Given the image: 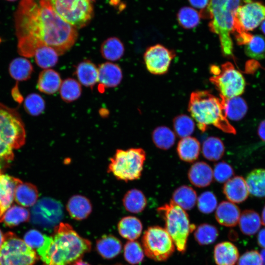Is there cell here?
Masks as SVG:
<instances>
[{"label":"cell","mask_w":265,"mask_h":265,"mask_svg":"<svg viewBox=\"0 0 265 265\" xmlns=\"http://www.w3.org/2000/svg\"><path fill=\"white\" fill-rule=\"evenodd\" d=\"M3 161L4 160L0 159V174L2 173V167H3L2 163Z\"/></svg>","instance_id":"94428289"},{"label":"cell","mask_w":265,"mask_h":265,"mask_svg":"<svg viewBox=\"0 0 265 265\" xmlns=\"http://www.w3.org/2000/svg\"><path fill=\"white\" fill-rule=\"evenodd\" d=\"M245 180L249 193L257 197L265 196V169L252 170Z\"/></svg>","instance_id":"f1b7e54d"},{"label":"cell","mask_w":265,"mask_h":265,"mask_svg":"<svg viewBox=\"0 0 265 265\" xmlns=\"http://www.w3.org/2000/svg\"><path fill=\"white\" fill-rule=\"evenodd\" d=\"M3 239H4V235H3L2 233L0 230V247L3 242Z\"/></svg>","instance_id":"91938a15"},{"label":"cell","mask_w":265,"mask_h":265,"mask_svg":"<svg viewBox=\"0 0 265 265\" xmlns=\"http://www.w3.org/2000/svg\"><path fill=\"white\" fill-rule=\"evenodd\" d=\"M7 1H16L17 0H6Z\"/></svg>","instance_id":"6125c7cd"},{"label":"cell","mask_w":265,"mask_h":265,"mask_svg":"<svg viewBox=\"0 0 265 265\" xmlns=\"http://www.w3.org/2000/svg\"><path fill=\"white\" fill-rule=\"evenodd\" d=\"M180 25L185 29H191L200 23L201 15L195 9L188 6L182 7L177 15Z\"/></svg>","instance_id":"f35d334b"},{"label":"cell","mask_w":265,"mask_h":265,"mask_svg":"<svg viewBox=\"0 0 265 265\" xmlns=\"http://www.w3.org/2000/svg\"><path fill=\"white\" fill-rule=\"evenodd\" d=\"M38 198L37 188L32 184L22 182L16 188L14 200L23 207L33 206L38 201Z\"/></svg>","instance_id":"cb8c5ba5"},{"label":"cell","mask_w":265,"mask_h":265,"mask_svg":"<svg viewBox=\"0 0 265 265\" xmlns=\"http://www.w3.org/2000/svg\"><path fill=\"white\" fill-rule=\"evenodd\" d=\"M260 255L261 259V265H265V249H263L261 250Z\"/></svg>","instance_id":"11a10c76"},{"label":"cell","mask_w":265,"mask_h":265,"mask_svg":"<svg viewBox=\"0 0 265 265\" xmlns=\"http://www.w3.org/2000/svg\"><path fill=\"white\" fill-rule=\"evenodd\" d=\"M79 82L87 87H92L98 81V70L96 65L89 60L80 63L76 70Z\"/></svg>","instance_id":"83f0119b"},{"label":"cell","mask_w":265,"mask_h":265,"mask_svg":"<svg viewBox=\"0 0 265 265\" xmlns=\"http://www.w3.org/2000/svg\"><path fill=\"white\" fill-rule=\"evenodd\" d=\"M157 212L164 220L165 230L177 250L184 253L189 234L195 228L194 225L190 224L187 213L172 200L159 207Z\"/></svg>","instance_id":"5b68a950"},{"label":"cell","mask_w":265,"mask_h":265,"mask_svg":"<svg viewBox=\"0 0 265 265\" xmlns=\"http://www.w3.org/2000/svg\"><path fill=\"white\" fill-rule=\"evenodd\" d=\"M145 255L156 261H164L175 251V244L165 229L151 226L144 232L142 238Z\"/></svg>","instance_id":"9c48e42d"},{"label":"cell","mask_w":265,"mask_h":265,"mask_svg":"<svg viewBox=\"0 0 265 265\" xmlns=\"http://www.w3.org/2000/svg\"><path fill=\"white\" fill-rule=\"evenodd\" d=\"M33 67L30 61L24 57H18L10 63L9 72L12 78L18 81L26 80L30 78Z\"/></svg>","instance_id":"d6a6232c"},{"label":"cell","mask_w":265,"mask_h":265,"mask_svg":"<svg viewBox=\"0 0 265 265\" xmlns=\"http://www.w3.org/2000/svg\"><path fill=\"white\" fill-rule=\"evenodd\" d=\"M188 110L202 132H205L209 126L212 125L227 133L235 134L236 132L227 118L221 98L208 91H198L192 93Z\"/></svg>","instance_id":"3957f363"},{"label":"cell","mask_w":265,"mask_h":265,"mask_svg":"<svg viewBox=\"0 0 265 265\" xmlns=\"http://www.w3.org/2000/svg\"><path fill=\"white\" fill-rule=\"evenodd\" d=\"M124 257L131 265H136L141 263L144 258V251L139 242L130 240L124 246Z\"/></svg>","instance_id":"ee69618b"},{"label":"cell","mask_w":265,"mask_h":265,"mask_svg":"<svg viewBox=\"0 0 265 265\" xmlns=\"http://www.w3.org/2000/svg\"><path fill=\"white\" fill-rule=\"evenodd\" d=\"M175 52L164 46L157 44L148 48L145 52L144 59L147 70L152 74L162 75L166 73Z\"/></svg>","instance_id":"5bb4252c"},{"label":"cell","mask_w":265,"mask_h":265,"mask_svg":"<svg viewBox=\"0 0 265 265\" xmlns=\"http://www.w3.org/2000/svg\"><path fill=\"white\" fill-rule=\"evenodd\" d=\"M62 216L61 206L51 198H44L38 200L31 209L32 221L44 226L56 224Z\"/></svg>","instance_id":"4fadbf2b"},{"label":"cell","mask_w":265,"mask_h":265,"mask_svg":"<svg viewBox=\"0 0 265 265\" xmlns=\"http://www.w3.org/2000/svg\"><path fill=\"white\" fill-rule=\"evenodd\" d=\"M124 46L118 38H107L102 44L100 52L102 56L110 61H116L122 57L124 53Z\"/></svg>","instance_id":"836d02e7"},{"label":"cell","mask_w":265,"mask_h":265,"mask_svg":"<svg viewBox=\"0 0 265 265\" xmlns=\"http://www.w3.org/2000/svg\"><path fill=\"white\" fill-rule=\"evenodd\" d=\"M66 209L72 218L82 220L90 214L92 211V205L86 197L77 194L69 198L66 205Z\"/></svg>","instance_id":"ac0fdd59"},{"label":"cell","mask_w":265,"mask_h":265,"mask_svg":"<svg viewBox=\"0 0 265 265\" xmlns=\"http://www.w3.org/2000/svg\"><path fill=\"white\" fill-rule=\"evenodd\" d=\"M213 170L211 166L203 161L197 162L191 166L188 173L190 183L198 187L209 186L213 179Z\"/></svg>","instance_id":"ffe728a7"},{"label":"cell","mask_w":265,"mask_h":265,"mask_svg":"<svg viewBox=\"0 0 265 265\" xmlns=\"http://www.w3.org/2000/svg\"></svg>","instance_id":"be15d7a7"},{"label":"cell","mask_w":265,"mask_h":265,"mask_svg":"<svg viewBox=\"0 0 265 265\" xmlns=\"http://www.w3.org/2000/svg\"><path fill=\"white\" fill-rule=\"evenodd\" d=\"M265 19V5L253 0H244L238 7L234 18L235 36L254 30Z\"/></svg>","instance_id":"7c38bea8"},{"label":"cell","mask_w":265,"mask_h":265,"mask_svg":"<svg viewBox=\"0 0 265 265\" xmlns=\"http://www.w3.org/2000/svg\"><path fill=\"white\" fill-rule=\"evenodd\" d=\"M59 89L61 98L66 102L77 100L80 97L82 91L80 83L72 78L64 80Z\"/></svg>","instance_id":"ab89813d"},{"label":"cell","mask_w":265,"mask_h":265,"mask_svg":"<svg viewBox=\"0 0 265 265\" xmlns=\"http://www.w3.org/2000/svg\"><path fill=\"white\" fill-rule=\"evenodd\" d=\"M47 236L36 230H30L24 236V241L35 251L41 248L45 244Z\"/></svg>","instance_id":"7dc6e473"},{"label":"cell","mask_w":265,"mask_h":265,"mask_svg":"<svg viewBox=\"0 0 265 265\" xmlns=\"http://www.w3.org/2000/svg\"><path fill=\"white\" fill-rule=\"evenodd\" d=\"M210 71L212 76L210 80L220 92L221 97L230 99L238 96L244 92L245 80L231 62H226L221 67L212 65Z\"/></svg>","instance_id":"52a82bcc"},{"label":"cell","mask_w":265,"mask_h":265,"mask_svg":"<svg viewBox=\"0 0 265 265\" xmlns=\"http://www.w3.org/2000/svg\"><path fill=\"white\" fill-rule=\"evenodd\" d=\"M194 235L195 240L200 245H208L216 240L218 231L213 225L204 223L196 228Z\"/></svg>","instance_id":"60d3db41"},{"label":"cell","mask_w":265,"mask_h":265,"mask_svg":"<svg viewBox=\"0 0 265 265\" xmlns=\"http://www.w3.org/2000/svg\"><path fill=\"white\" fill-rule=\"evenodd\" d=\"M36 252L12 232L4 235L0 247V265H34Z\"/></svg>","instance_id":"ba28073f"},{"label":"cell","mask_w":265,"mask_h":265,"mask_svg":"<svg viewBox=\"0 0 265 265\" xmlns=\"http://www.w3.org/2000/svg\"><path fill=\"white\" fill-rule=\"evenodd\" d=\"M241 232L248 236L255 234L260 229L262 222L259 214L251 210H246L240 213L238 221Z\"/></svg>","instance_id":"1f68e13d"},{"label":"cell","mask_w":265,"mask_h":265,"mask_svg":"<svg viewBox=\"0 0 265 265\" xmlns=\"http://www.w3.org/2000/svg\"><path fill=\"white\" fill-rule=\"evenodd\" d=\"M55 12L75 28L85 26L93 16V8L88 0H50Z\"/></svg>","instance_id":"30bf717a"},{"label":"cell","mask_w":265,"mask_h":265,"mask_svg":"<svg viewBox=\"0 0 265 265\" xmlns=\"http://www.w3.org/2000/svg\"><path fill=\"white\" fill-rule=\"evenodd\" d=\"M197 206L202 213L212 212L217 207V201L214 194L209 191L203 192L197 198Z\"/></svg>","instance_id":"bcb514c9"},{"label":"cell","mask_w":265,"mask_h":265,"mask_svg":"<svg viewBox=\"0 0 265 265\" xmlns=\"http://www.w3.org/2000/svg\"></svg>","instance_id":"e7e4bbea"},{"label":"cell","mask_w":265,"mask_h":265,"mask_svg":"<svg viewBox=\"0 0 265 265\" xmlns=\"http://www.w3.org/2000/svg\"><path fill=\"white\" fill-rule=\"evenodd\" d=\"M24 107L26 111L32 116H38L43 112L45 103L42 97L36 93L28 95L25 100Z\"/></svg>","instance_id":"f6af8a7d"},{"label":"cell","mask_w":265,"mask_h":265,"mask_svg":"<svg viewBox=\"0 0 265 265\" xmlns=\"http://www.w3.org/2000/svg\"><path fill=\"white\" fill-rule=\"evenodd\" d=\"M237 265H261L260 253L256 250H250L242 254L237 261Z\"/></svg>","instance_id":"681fc988"},{"label":"cell","mask_w":265,"mask_h":265,"mask_svg":"<svg viewBox=\"0 0 265 265\" xmlns=\"http://www.w3.org/2000/svg\"><path fill=\"white\" fill-rule=\"evenodd\" d=\"M234 175V170L228 163L221 161L214 165L213 176L219 183H225Z\"/></svg>","instance_id":"c3c4849f"},{"label":"cell","mask_w":265,"mask_h":265,"mask_svg":"<svg viewBox=\"0 0 265 265\" xmlns=\"http://www.w3.org/2000/svg\"><path fill=\"white\" fill-rule=\"evenodd\" d=\"M239 257L237 247L232 243H219L214 249V259L217 265H235Z\"/></svg>","instance_id":"44dd1931"},{"label":"cell","mask_w":265,"mask_h":265,"mask_svg":"<svg viewBox=\"0 0 265 265\" xmlns=\"http://www.w3.org/2000/svg\"><path fill=\"white\" fill-rule=\"evenodd\" d=\"M240 212L238 207L229 201H222L216 207L215 218L221 225L232 227L239 221Z\"/></svg>","instance_id":"d6986e66"},{"label":"cell","mask_w":265,"mask_h":265,"mask_svg":"<svg viewBox=\"0 0 265 265\" xmlns=\"http://www.w3.org/2000/svg\"><path fill=\"white\" fill-rule=\"evenodd\" d=\"M188 1L193 7L200 10L199 13L201 15L206 11L210 0H188Z\"/></svg>","instance_id":"816d5d0a"},{"label":"cell","mask_w":265,"mask_h":265,"mask_svg":"<svg viewBox=\"0 0 265 265\" xmlns=\"http://www.w3.org/2000/svg\"><path fill=\"white\" fill-rule=\"evenodd\" d=\"M44 254L43 265H69L80 259L91 248V242L80 237L68 223L57 225Z\"/></svg>","instance_id":"7a4b0ae2"},{"label":"cell","mask_w":265,"mask_h":265,"mask_svg":"<svg viewBox=\"0 0 265 265\" xmlns=\"http://www.w3.org/2000/svg\"><path fill=\"white\" fill-rule=\"evenodd\" d=\"M22 182L8 175L0 174V222L4 213L10 207L14 200V193L17 186Z\"/></svg>","instance_id":"9a60e30c"},{"label":"cell","mask_w":265,"mask_h":265,"mask_svg":"<svg viewBox=\"0 0 265 265\" xmlns=\"http://www.w3.org/2000/svg\"><path fill=\"white\" fill-rule=\"evenodd\" d=\"M177 151L181 159L186 162H193L199 157L200 143L196 138L190 136L182 138L178 143Z\"/></svg>","instance_id":"603a6c76"},{"label":"cell","mask_w":265,"mask_h":265,"mask_svg":"<svg viewBox=\"0 0 265 265\" xmlns=\"http://www.w3.org/2000/svg\"><path fill=\"white\" fill-rule=\"evenodd\" d=\"M173 127L176 134L182 138L189 136L193 132L195 124L187 115H180L174 119Z\"/></svg>","instance_id":"7bdbcfd3"},{"label":"cell","mask_w":265,"mask_h":265,"mask_svg":"<svg viewBox=\"0 0 265 265\" xmlns=\"http://www.w3.org/2000/svg\"><path fill=\"white\" fill-rule=\"evenodd\" d=\"M96 248L103 258L111 259L121 252L122 243L119 239L111 235H104L97 241Z\"/></svg>","instance_id":"4316f807"},{"label":"cell","mask_w":265,"mask_h":265,"mask_svg":"<svg viewBox=\"0 0 265 265\" xmlns=\"http://www.w3.org/2000/svg\"><path fill=\"white\" fill-rule=\"evenodd\" d=\"M58 55L54 49L46 46L37 48L34 54L36 64L45 69L54 66L58 61Z\"/></svg>","instance_id":"74e56055"},{"label":"cell","mask_w":265,"mask_h":265,"mask_svg":"<svg viewBox=\"0 0 265 265\" xmlns=\"http://www.w3.org/2000/svg\"><path fill=\"white\" fill-rule=\"evenodd\" d=\"M122 203L127 211L137 213L144 210L147 205V200L141 190L133 188L128 190L125 194Z\"/></svg>","instance_id":"f546056e"},{"label":"cell","mask_w":265,"mask_h":265,"mask_svg":"<svg viewBox=\"0 0 265 265\" xmlns=\"http://www.w3.org/2000/svg\"><path fill=\"white\" fill-rule=\"evenodd\" d=\"M29 211L23 207L11 205L3 214L2 222L8 227L17 226L21 223L28 221Z\"/></svg>","instance_id":"d590c367"},{"label":"cell","mask_w":265,"mask_h":265,"mask_svg":"<svg viewBox=\"0 0 265 265\" xmlns=\"http://www.w3.org/2000/svg\"><path fill=\"white\" fill-rule=\"evenodd\" d=\"M62 81L59 74L51 69L43 70L39 74L37 88L44 93L53 94L60 88Z\"/></svg>","instance_id":"7402d4cb"},{"label":"cell","mask_w":265,"mask_h":265,"mask_svg":"<svg viewBox=\"0 0 265 265\" xmlns=\"http://www.w3.org/2000/svg\"><path fill=\"white\" fill-rule=\"evenodd\" d=\"M13 158V148L0 138V159L9 161Z\"/></svg>","instance_id":"f907efd6"},{"label":"cell","mask_w":265,"mask_h":265,"mask_svg":"<svg viewBox=\"0 0 265 265\" xmlns=\"http://www.w3.org/2000/svg\"><path fill=\"white\" fill-rule=\"evenodd\" d=\"M19 53L34 56L36 50L46 46L61 55L78 38L75 27L53 10L50 0H21L14 16Z\"/></svg>","instance_id":"6da1fadb"},{"label":"cell","mask_w":265,"mask_h":265,"mask_svg":"<svg viewBox=\"0 0 265 265\" xmlns=\"http://www.w3.org/2000/svg\"><path fill=\"white\" fill-rule=\"evenodd\" d=\"M72 265H90L88 263L79 259L74 263Z\"/></svg>","instance_id":"9f6ffc18"},{"label":"cell","mask_w":265,"mask_h":265,"mask_svg":"<svg viewBox=\"0 0 265 265\" xmlns=\"http://www.w3.org/2000/svg\"><path fill=\"white\" fill-rule=\"evenodd\" d=\"M223 190L226 198L233 203L243 202L249 195L245 179L239 176H235L226 182Z\"/></svg>","instance_id":"2e32d148"},{"label":"cell","mask_w":265,"mask_h":265,"mask_svg":"<svg viewBox=\"0 0 265 265\" xmlns=\"http://www.w3.org/2000/svg\"><path fill=\"white\" fill-rule=\"evenodd\" d=\"M118 230L123 238L130 240H134L140 236L142 224L137 217L127 216L123 217L119 221Z\"/></svg>","instance_id":"484cf974"},{"label":"cell","mask_w":265,"mask_h":265,"mask_svg":"<svg viewBox=\"0 0 265 265\" xmlns=\"http://www.w3.org/2000/svg\"><path fill=\"white\" fill-rule=\"evenodd\" d=\"M246 54L254 59L265 58V37L261 35H253L250 41L245 45Z\"/></svg>","instance_id":"b9f144b4"},{"label":"cell","mask_w":265,"mask_h":265,"mask_svg":"<svg viewBox=\"0 0 265 265\" xmlns=\"http://www.w3.org/2000/svg\"><path fill=\"white\" fill-rule=\"evenodd\" d=\"M257 240L259 245L265 249V228L261 230L259 232Z\"/></svg>","instance_id":"f5cc1de1"},{"label":"cell","mask_w":265,"mask_h":265,"mask_svg":"<svg viewBox=\"0 0 265 265\" xmlns=\"http://www.w3.org/2000/svg\"><path fill=\"white\" fill-rule=\"evenodd\" d=\"M261 29L262 32L265 34V19L261 24Z\"/></svg>","instance_id":"680465c9"},{"label":"cell","mask_w":265,"mask_h":265,"mask_svg":"<svg viewBox=\"0 0 265 265\" xmlns=\"http://www.w3.org/2000/svg\"><path fill=\"white\" fill-rule=\"evenodd\" d=\"M146 153L140 148L117 149L110 158L107 172L124 182L139 179L142 174Z\"/></svg>","instance_id":"8992f818"},{"label":"cell","mask_w":265,"mask_h":265,"mask_svg":"<svg viewBox=\"0 0 265 265\" xmlns=\"http://www.w3.org/2000/svg\"><path fill=\"white\" fill-rule=\"evenodd\" d=\"M152 140L158 148L162 150L170 149L175 143V133L165 126L156 128L153 132Z\"/></svg>","instance_id":"8d00e7d4"},{"label":"cell","mask_w":265,"mask_h":265,"mask_svg":"<svg viewBox=\"0 0 265 265\" xmlns=\"http://www.w3.org/2000/svg\"><path fill=\"white\" fill-rule=\"evenodd\" d=\"M225 147L222 140L215 136L207 138L202 145L203 156L211 161H216L224 155Z\"/></svg>","instance_id":"e575fe53"},{"label":"cell","mask_w":265,"mask_h":265,"mask_svg":"<svg viewBox=\"0 0 265 265\" xmlns=\"http://www.w3.org/2000/svg\"><path fill=\"white\" fill-rule=\"evenodd\" d=\"M241 0H210L201 17L209 18L212 32L218 35L222 52L226 57L233 55V43L231 34L234 33V18Z\"/></svg>","instance_id":"277c9868"},{"label":"cell","mask_w":265,"mask_h":265,"mask_svg":"<svg viewBox=\"0 0 265 265\" xmlns=\"http://www.w3.org/2000/svg\"><path fill=\"white\" fill-rule=\"evenodd\" d=\"M0 138L13 149L25 143L26 131L18 111L0 103Z\"/></svg>","instance_id":"8fae6325"},{"label":"cell","mask_w":265,"mask_h":265,"mask_svg":"<svg viewBox=\"0 0 265 265\" xmlns=\"http://www.w3.org/2000/svg\"><path fill=\"white\" fill-rule=\"evenodd\" d=\"M98 81L104 87H114L120 84L123 75L121 68L116 64L109 62L99 65Z\"/></svg>","instance_id":"e0dca14e"},{"label":"cell","mask_w":265,"mask_h":265,"mask_svg":"<svg viewBox=\"0 0 265 265\" xmlns=\"http://www.w3.org/2000/svg\"><path fill=\"white\" fill-rule=\"evenodd\" d=\"M197 200L194 189L187 186H182L174 191L171 200L184 210H190L195 206Z\"/></svg>","instance_id":"4dcf8cb0"},{"label":"cell","mask_w":265,"mask_h":265,"mask_svg":"<svg viewBox=\"0 0 265 265\" xmlns=\"http://www.w3.org/2000/svg\"><path fill=\"white\" fill-rule=\"evenodd\" d=\"M261 222L263 225L265 226V205L262 213Z\"/></svg>","instance_id":"6f0895ef"},{"label":"cell","mask_w":265,"mask_h":265,"mask_svg":"<svg viewBox=\"0 0 265 265\" xmlns=\"http://www.w3.org/2000/svg\"><path fill=\"white\" fill-rule=\"evenodd\" d=\"M258 133L259 137L263 141H265V120L260 123L258 129Z\"/></svg>","instance_id":"db71d44e"},{"label":"cell","mask_w":265,"mask_h":265,"mask_svg":"<svg viewBox=\"0 0 265 265\" xmlns=\"http://www.w3.org/2000/svg\"><path fill=\"white\" fill-rule=\"evenodd\" d=\"M226 117L234 121L241 120L246 114L247 106L245 101L237 96L230 99L220 97Z\"/></svg>","instance_id":"d4e9b609"}]
</instances>
